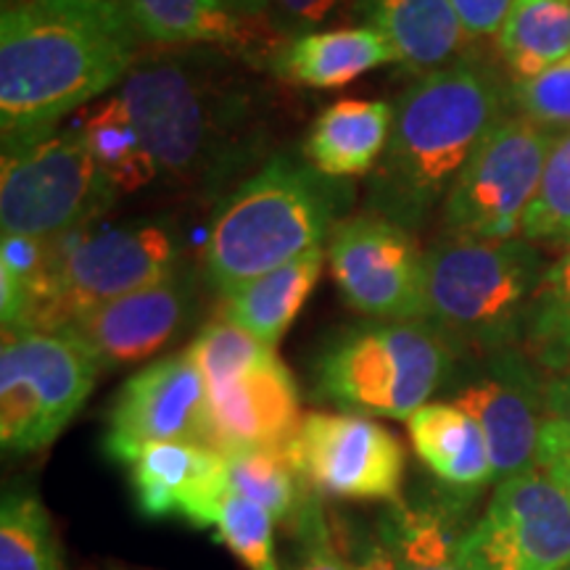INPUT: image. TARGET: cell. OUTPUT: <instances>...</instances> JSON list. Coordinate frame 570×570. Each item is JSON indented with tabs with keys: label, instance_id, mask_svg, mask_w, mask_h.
I'll use <instances>...</instances> for the list:
<instances>
[{
	"label": "cell",
	"instance_id": "1",
	"mask_svg": "<svg viewBox=\"0 0 570 570\" xmlns=\"http://www.w3.org/2000/svg\"><path fill=\"white\" fill-rule=\"evenodd\" d=\"M140 35L125 0H17L0 17L6 146L56 130L69 111L122 85Z\"/></svg>",
	"mask_w": 570,
	"mask_h": 570
},
{
	"label": "cell",
	"instance_id": "2",
	"mask_svg": "<svg viewBox=\"0 0 570 570\" xmlns=\"http://www.w3.org/2000/svg\"><path fill=\"white\" fill-rule=\"evenodd\" d=\"M510 104V90L475 59H458L412 82L399 96L389 146L370 177V212L420 230L483 138L508 119Z\"/></svg>",
	"mask_w": 570,
	"mask_h": 570
},
{
	"label": "cell",
	"instance_id": "3",
	"mask_svg": "<svg viewBox=\"0 0 570 570\" xmlns=\"http://www.w3.org/2000/svg\"><path fill=\"white\" fill-rule=\"evenodd\" d=\"M117 96L138 122L159 180L214 185L256 151V119L246 92L194 59L135 61Z\"/></svg>",
	"mask_w": 570,
	"mask_h": 570
},
{
	"label": "cell",
	"instance_id": "4",
	"mask_svg": "<svg viewBox=\"0 0 570 570\" xmlns=\"http://www.w3.org/2000/svg\"><path fill=\"white\" fill-rule=\"evenodd\" d=\"M312 164L275 156L233 190L212 217L204 275L219 294L288 265L333 233L338 198Z\"/></svg>",
	"mask_w": 570,
	"mask_h": 570
},
{
	"label": "cell",
	"instance_id": "5",
	"mask_svg": "<svg viewBox=\"0 0 570 570\" xmlns=\"http://www.w3.org/2000/svg\"><path fill=\"white\" fill-rule=\"evenodd\" d=\"M180 269L175 235L156 219L85 225L46 240L24 306L3 331H67L98 306L117 302Z\"/></svg>",
	"mask_w": 570,
	"mask_h": 570
},
{
	"label": "cell",
	"instance_id": "6",
	"mask_svg": "<svg viewBox=\"0 0 570 570\" xmlns=\"http://www.w3.org/2000/svg\"><path fill=\"white\" fill-rule=\"evenodd\" d=\"M428 323L449 344L504 352L523 341L544 262L523 238L487 240L444 233L425 252Z\"/></svg>",
	"mask_w": 570,
	"mask_h": 570
},
{
	"label": "cell",
	"instance_id": "7",
	"mask_svg": "<svg viewBox=\"0 0 570 570\" xmlns=\"http://www.w3.org/2000/svg\"><path fill=\"white\" fill-rule=\"evenodd\" d=\"M452 356L428 320L356 325L320 356L317 391L352 415L407 420L452 373Z\"/></svg>",
	"mask_w": 570,
	"mask_h": 570
},
{
	"label": "cell",
	"instance_id": "8",
	"mask_svg": "<svg viewBox=\"0 0 570 570\" xmlns=\"http://www.w3.org/2000/svg\"><path fill=\"white\" fill-rule=\"evenodd\" d=\"M117 198L80 127L6 146L0 164L3 233L35 240L61 238L92 225Z\"/></svg>",
	"mask_w": 570,
	"mask_h": 570
},
{
	"label": "cell",
	"instance_id": "9",
	"mask_svg": "<svg viewBox=\"0 0 570 570\" xmlns=\"http://www.w3.org/2000/svg\"><path fill=\"white\" fill-rule=\"evenodd\" d=\"M98 362L63 331H3L0 444L30 454L51 446L96 386Z\"/></svg>",
	"mask_w": 570,
	"mask_h": 570
},
{
	"label": "cell",
	"instance_id": "10",
	"mask_svg": "<svg viewBox=\"0 0 570 570\" xmlns=\"http://www.w3.org/2000/svg\"><path fill=\"white\" fill-rule=\"evenodd\" d=\"M554 135L525 117H508L465 164L444 202V233L487 240L515 238L537 196Z\"/></svg>",
	"mask_w": 570,
	"mask_h": 570
},
{
	"label": "cell",
	"instance_id": "11",
	"mask_svg": "<svg viewBox=\"0 0 570 570\" xmlns=\"http://www.w3.org/2000/svg\"><path fill=\"white\" fill-rule=\"evenodd\" d=\"M317 497L402 504L407 454L389 428L352 412H306L285 446Z\"/></svg>",
	"mask_w": 570,
	"mask_h": 570
},
{
	"label": "cell",
	"instance_id": "12",
	"mask_svg": "<svg viewBox=\"0 0 570 570\" xmlns=\"http://www.w3.org/2000/svg\"><path fill=\"white\" fill-rule=\"evenodd\" d=\"M327 265L341 296L362 315L391 323L428 320L425 252L407 227L360 214L333 227Z\"/></svg>",
	"mask_w": 570,
	"mask_h": 570
},
{
	"label": "cell",
	"instance_id": "13",
	"mask_svg": "<svg viewBox=\"0 0 570 570\" xmlns=\"http://www.w3.org/2000/svg\"><path fill=\"white\" fill-rule=\"evenodd\" d=\"M151 444L214 449L209 383L190 348L138 370L114 396L104 433L106 458L130 468Z\"/></svg>",
	"mask_w": 570,
	"mask_h": 570
},
{
	"label": "cell",
	"instance_id": "14",
	"mask_svg": "<svg viewBox=\"0 0 570 570\" xmlns=\"http://www.w3.org/2000/svg\"><path fill=\"white\" fill-rule=\"evenodd\" d=\"M473 570H562L570 562V497L544 470L499 481L462 537Z\"/></svg>",
	"mask_w": 570,
	"mask_h": 570
},
{
	"label": "cell",
	"instance_id": "15",
	"mask_svg": "<svg viewBox=\"0 0 570 570\" xmlns=\"http://www.w3.org/2000/svg\"><path fill=\"white\" fill-rule=\"evenodd\" d=\"M544 391L547 383H541L529 356L504 348L489 354L481 373L452 399L481 425L497 483L539 468L547 425Z\"/></svg>",
	"mask_w": 570,
	"mask_h": 570
},
{
	"label": "cell",
	"instance_id": "16",
	"mask_svg": "<svg viewBox=\"0 0 570 570\" xmlns=\"http://www.w3.org/2000/svg\"><path fill=\"white\" fill-rule=\"evenodd\" d=\"M206 383L217 452L285 449L296 436L304 417L302 394L275 348L252 365Z\"/></svg>",
	"mask_w": 570,
	"mask_h": 570
},
{
	"label": "cell",
	"instance_id": "17",
	"mask_svg": "<svg viewBox=\"0 0 570 570\" xmlns=\"http://www.w3.org/2000/svg\"><path fill=\"white\" fill-rule=\"evenodd\" d=\"M194 306V283L177 269L164 281L109 302L75 320L67 331L101 370L135 365L173 341Z\"/></svg>",
	"mask_w": 570,
	"mask_h": 570
},
{
	"label": "cell",
	"instance_id": "18",
	"mask_svg": "<svg viewBox=\"0 0 570 570\" xmlns=\"http://www.w3.org/2000/svg\"><path fill=\"white\" fill-rule=\"evenodd\" d=\"M138 510L148 518H183L212 529L219 502L230 491L225 454L196 444H151L130 465Z\"/></svg>",
	"mask_w": 570,
	"mask_h": 570
},
{
	"label": "cell",
	"instance_id": "19",
	"mask_svg": "<svg viewBox=\"0 0 570 570\" xmlns=\"http://www.w3.org/2000/svg\"><path fill=\"white\" fill-rule=\"evenodd\" d=\"M140 40L154 46H214L248 53L267 42V19L238 13L225 0H125Z\"/></svg>",
	"mask_w": 570,
	"mask_h": 570
},
{
	"label": "cell",
	"instance_id": "20",
	"mask_svg": "<svg viewBox=\"0 0 570 570\" xmlns=\"http://www.w3.org/2000/svg\"><path fill=\"white\" fill-rule=\"evenodd\" d=\"M356 17L375 27L396 48L399 63L420 77L458 61L470 40L449 0H356Z\"/></svg>",
	"mask_w": 570,
	"mask_h": 570
},
{
	"label": "cell",
	"instance_id": "21",
	"mask_svg": "<svg viewBox=\"0 0 570 570\" xmlns=\"http://www.w3.org/2000/svg\"><path fill=\"white\" fill-rule=\"evenodd\" d=\"M417 460L452 491L473 494L494 481L481 425L454 402H428L407 417Z\"/></svg>",
	"mask_w": 570,
	"mask_h": 570
},
{
	"label": "cell",
	"instance_id": "22",
	"mask_svg": "<svg viewBox=\"0 0 570 570\" xmlns=\"http://www.w3.org/2000/svg\"><path fill=\"white\" fill-rule=\"evenodd\" d=\"M399 61L396 48L375 27H336L288 40L273 67L285 82L302 88H341L365 71Z\"/></svg>",
	"mask_w": 570,
	"mask_h": 570
},
{
	"label": "cell",
	"instance_id": "23",
	"mask_svg": "<svg viewBox=\"0 0 570 570\" xmlns=\"http://www.w3.org/2000/svg\"><path fill=\"white\" fill-rule=\"evenodd\" d=\"M394 125L386 101H338L320 114L304 142V156L320 175L344 180L373 173Z\"/></svg>",
	"mask_w": 570,
	"mask_h": 570
},
{
	"label": "cell",
	"instance_id": "24",
	"mask_svg": "<svg viewBox=\"0 0 570 570\" xmlns=\"http://www.w3.org/2000/svg\"><path fill=\"white\" fill-rule=\"evenodd\" d=\"M323 267L325 252L323 246H317L291 259L288 265L254 277L252 283L225 296V320L275 348L304 309Z\"/></svg>",
	"mask_w": 570,
	"mask_h": 570
},
{
	"label": "cell",
	"instance_id": "25",
	"mask_svg": "<svg viewBox=\"0 0 570 570\" xmlns=\"http://www.w3.org/2000/svg\"><path fill=\"white\" fill-rule=\"evenodd\" d=\"M80 130L92 159L119 196L135 194L159 180V167L148 151L146 138L117 92L90 106Z\"/></svg>",
	"mask_w": 570,
	"mask_h": 570
},
{
	"label": "cell",
	"instance_id": "26",
	"mask_svg": "<svg viewBox=\"0 0 570 570\" xmlns=\"http://www.w3.org/2000/svg\"><path fill=\"white\" fill-rule=\"evenodd\" d=\"M497 46L518 80L570 61V0H515Z\"/></svg>",
	"mask_w": 570,
	"mask_h": 570
},
{
	"label": "cell",
	"instance_id": "27",
	"mask_svg": "<svg viewBox=\"0 0 570 570\" xmlns=\"http://www.w3.org/2000/svg\"><path fill=\"white\" fill-rule=\"evenodd\" d=\"M225 473L235 494L265 508L275 523H294L312 494L285 449H248L225 454Z\"/></svg>",
	"mask_w": 570,
	"mask_h": 570
},
{
	"label": "cell",
	"instance_id": "28",
	"mask_svg": "<svg viewBox=\"0 0 570 570\" xmlns=\"http://www.w3.org/2000/svg\"><path fill=\"white\" fill-rule=\"evenodd\" d=\"M386 529V550L396 570H473L462 558V537L446 512L433 508H404Z\"/></svg>",
	"mask_w": 570,
	"mask_h": 570
},
{
	"label": "cell",
	"instance_id": "29",
	"mask_svg": "<svg viewBox=\"0 0 570 570\" xmlns=\"http://www.w3.org/2000/svg\"><path fill=\"white\" fill-rule=\"evenodd\" d=\"M525 356L547 373L570 370V246L547 267L523 331Z\"/></svg>",
	"mask_w": 570,
	"mask_h": 570
},
{
	"label": "cell",
	"instance_id": "30",
	"mask_svg": "<svg viewBox=\"0 0 570 570\" xmlns=\"http://www.w3.org/2000/svg\"><path fill=\"white\" fill-rule=\"evenodd\" d=\"M0 570H63L53 520L30 489L6 491L3 497Z\"/></svg>",
	"mask_w": 570,
	"mask_h": 570
},
{
	"label": "cell",
	"instance_id": "31",
	"mask_svg": "<svg viewBox=\"0 0 570 570\" xmlns=\"http://www.w3.org/2000/svg\"><path fill=\"white\" fill-rule=\"evenodd\" d=\"M520 238L570 246V130L554 135L539 190L520 225Z\"/></svg>",
	"mask_w": 570,
	"mask_h": 570
},
{
	"label": "cell",
	"instance_id": "32",
	"mask_svg": "<svg viewBox=\"0 0 570 570\" xmlns=\"http://www.w3.org/2000/svg\"><path fill=\"white\" fill-rule=\"evenodd\" d=\"M212 531L248 570H281L275 552V518L230 489L219 502Z\"/></svg>",
	"mask_w": 570,
	"mask_h": 570
},
{
	"label": "cell",
	"instance_id": "33",
	"mask_svg": "<svg viewBox=\"0 0 570 570\" xmlns=\"http://www.w3.org/2000/svg\"><path fill=\"white\" fill-rule=\"evenodd\" d=\"M512 104L520 117L541 127H566L570 130V61L547 69L531 80H518L510 88Z\"/></svg>",
	"mask_w": 570,
	"mask_h": 570
},
{
	"label": "cell",
	"instance_id": "34",
	"mask_svg": "<svg viewBox=\"0 0 570 570\" xmlns=\"http://www.w3.org/2000/svg\"><path fill=\"white\" fill-rule=\"evenodd\" d=\"M315 491L304 502L302 512H298L294 525L298 533V547H296V560L294 570H354L346 566L344 554L338 552L336 541L327 529V518L323 512V504Z\"/></svg>",
	"mask_w": 570,
	"mask_h": 570
},
{
	"label": "cell",
	"instance_id": "35",
	"mask_svg": "<svg viewBox=\"0 0 570 570\" xmlns=\"http://www.w3.org/2000/svg\"><path fill=\"white\" fill-rule=\"evenodd\" d=\"M346 13H356V0H269V19L281 38L291 40L302 35L320 32Z\"/></svg>",
	"mask_w": 570,
	"mask_h": 570
},
{
	"label": "cell",
	"instance_id": "36",
	"mask_svg": "<svg viewBox=\"0 0 570 570\" xmlns=\"http://www.w3.org/2000/svg\"><path fill=\"white\" fill-rule=\"evenodd\" d=\"M470 40L491 38L502 30L515 0H449Z\"/></svg>",
	"mask_w": 570,
	"mask_h": 570
},
{
	"label": "cell",
	"instance_id": "37",
	"mask_svg": "<svg viewBox=\"0 0 570 570\" xmlns=\"http://www.w3.org/2000/svg\"><path fill=\"white\" fill-rule=\"evenodd\" d=\"M539 468L570 497V433L547 420L539 446Z\"/></svg>",
	"mask_w": 570,
	"mask_h": 570
},
{
	"label": "cell",
	"instance_id": "38",
	"mask_svg": "<svg viewBox=\"0 0 570 570\" xmlns=\"http://www.w3.org/2000/svg\"><path fill=\"white\" fill-rule=\"evenodd\" d=\"M544 402L547 420H552V423H558L570 433V370L560 375H552L550 381H547Z\"/></svg>",
	"mask_w": 570,
	"mask_h": 570
},
{
	"label": "cell",
	"instance_id": "39",
	"mask_svg": "<svg viewBox=\"0 0 570 570\" xmlns=\"http://www.w3.org/2000/svg\"><path fill=\"white\" fill-rule=\"evenodd\" d=\"M225 3L238 13H246V17L254 19H267L269 13V0H225Z\"/></svg>",
	"mask_w": 570,
	"mask_h": 570
},
{
	"label": "cell",
	"instance_id": "40",
	"mask_svg": "<svg viewBox=\"0 0 570 570\" xmlns=\"http://www.w3.org/2000/svg\"><path fill=\"white\" fill-rule=\"evenodd\" d=\"M354 570H396V562H394V558H391V552L386 550V547H381V550H375Z\"/></svg>",
	"mask_w": 570,
	"mask_h": 570
},
{
	"label": "cell",
	"instance_id": "41",
	"mask_svg": "<svg viewBox=\"0 0 570 570\" xmlns=\"http://www.w3.org/2000/svg\"><path fill=\"white\" fill-rule=\"evenodd\" d=\"M562 570H570V562H568V566H566V568H562Z\"/></svg>",
	"mask_w": 570,
	"mask_h": 570
}]
</instances>
